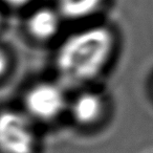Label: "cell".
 <instances>
[{"label": "cell", "mask_w": 153, "mask_h": 153, "mask_svg": "<svg viewBox=\"0 0 153 153\" xmlns=\"http://www.w3.org/2000/svg\"><path fill=\"white\" fill-rule=\"evenodd\" d=\"M112 38L104 27H94L72 35L57 57L60 74L70 82H84L100 72L108 59Z\"/></svg>", "instance_id": "6da1fadb"}, {"label": "cell", "mask_w": 153, "mask_h": 153, "mask_svg": "<svg viewBox=\"0 0 153 153\" xmlns=\"http://www.w3.org/2000/svg\"><path fill=\"white\" fill-rule=\"evenodd\" d=\"M34 134L30 122L16 111L0 113V149L4 153H32Z\"/></svg>", "instance_id": "7a4b0ae2"}, {"label": "cell", "mask_w": 153, "mask_h": 153, "mask_svg": "<svg viewBox=\"0 0 153 153\" xmlns=\"http://www.w3.org/2000/svg\"><path fill=\"white\" fill-rule=\"evenodd\" d=\"M25 104L34 117L51 120L59 115L65 105L63 91L57 85L43 83L35 86L26 96Z\"/></svg>", "instance_id": "3957f363"}, {"label": "cell", "mask_w": 153, "mask_h": 153, "mask_svg": "<svg viewBox=\"0 0 153 153\" xmlns=\"http://www.w3.org/2000/svg\"><path fill=\"white\" fill-rule=\"evenodd\" d=\"M28 27L30 33L36 38L42 39V40L49 39L58 32L59 18L53 10H38L30 18Z\"/></svg>", "instance_id": "277c9868"}, {"label": "cell", "mask_w": 153, "mask_h": 153, "mask_svg": "<svg viewBox=\"0 0 153 153\" xmlns=\"http://www.w3.org/2000/svg\"><path fill=\"white\" fill-rule=\"evenodd\" d=\"M102 103L94 94H83L74 101L72 114L79 123L88 124L100 115Z\"/></svg>", "instance_id": "5b68a950"}, {"label": "cell", "mask_w": 153, "mask_h": 153, "mask_svg": "<svg viewBox=\"0 0 153 153\" xmlns=\"http://www.w3.org/2000/svg\"><path fill=\"white\" fill-rule=\"evenodd\" d=\"M101 0H60L62 15L69 19H80L91 14Z\"/></svg>", "instance_id": "8992f818"}, {"label": "cell", "mask_w": 153, "mask_h": 153, "mask_svg": "<svg viewBox=\"0 0 153 153\" xmlns=\"http://www.w3.org/2000/svg\"><path fill=\"white\" fill-rule=\"evenodd\" d=\"M7 67V59H5L4 55L2 51H0V74H2Z\"/></svg>", "instance_id": "52a82bcc"}, {"label": "cell", "mask_w": 153, "mask_h": 153, "mask_svg": "<svg viewBox=\"0 0 153 153\" xmlns=\"http://www.w3.org/2000/svg\"><path fill=\"white\" fill-rule=\"evenodd\" d=\"M7 3L12 5H23V4H26V3L30 1V0H5Z\"/></svg>", "instance_id": "ba28073f"}]
</instances>
